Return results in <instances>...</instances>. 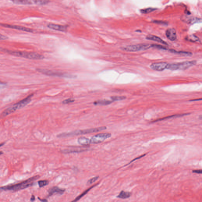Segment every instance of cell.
Wrapping results in <instances>:
<instances>
[{
  "instance_id": "6da1fadb",
  "label": "cell",
  "mask_w": 202,
  "mask_h": 202,
  "mask_svg": "<svg viewBox=\"0 0 202 202\" xmlns=\"http://www.w3.org/2000/svg\"><path fill=\"white\" fill-rule=\"evenodd\" d=\"M0 51L8 53L9 54L16 57L25 58L33 60H42L44 59V55L36 52H25V51H12L10 50L0 48Z\"/></svg>"
},
{
  "instance_id": "7a4b0ae2",
  "label": "cell",
  "mask_w": 202,
  "mask_h": 202,
  "mask_svg": "<svg viewBox=\"0 0 202 202\" xmlns=\"http://www.w3.org/2000/svg\"><path fill=\"white\" fill-rule=\"evenodd\" d=\"M40 178V176L37 175L33 177L30 178L18 184L1 187L0 188V192L2 191H7V190L16 191L26 188L28 187L32 186L33 184V182L39 179Z\"/></svg>"
},
{
  "instance_id": "3957f363",
  "label": "cell",
  "mask_w": 202,
  "mask_h": 202,
  "mask_svg": "<svg viewBox=\"0 0 202 202\" xmlns=\"http://www.w3.org/2000/svg\"><path fill=\"white\" fill-rule=\"evenodd\" d=\"M106 129H107V127H106L103 126L97 127V128L79 130L74 131H73L68 132V133H62V134L58 135L57 136L58 137H69V136H76V135H81L86 134L99 132V131H101L106 130Z\"/></svg>"
},
{
  "instance_id": "277c9868",
  "label": "cell",
  "mask_w": 202,
  "mask_h": 202,
  "mask_svg": "<svg viewBox=\"0 0 202 202\" xmlns=\"http://www.w3.org/2000/svg\"><path fill=\"white\" fill-rule=\"evenodd\" d=\"M195 61H187L180 63L168 64L167 69L171 70H184L196 64Z\"/></svg>"
},
{
  "instance_id": "5b68a950",
  "label": "cell",
  "mask_w": 202,
  "mask_h": 202,
  "mask_svg": "<svg viewBox=\"0 0 202 202\" xmlns=\"http://www.w3.org/2000/svg\"><path fill=\"white\" fill-rule=\"evenodd\" d=\"M152 47L151 45L148 44H139L134 45H127L124 47H122L121 49L124 51L128 52H136L147 50Z\"/></svg>"
},
{
  "instance_id": "8992f818",
  "label": "cell",
  "mask_w": 202,
  "mask_h": 202,
  "mask_svg": "<svg viewBox=\"0 0 202 202\" xmlns=\"http://www.w3.org/2000/svg\"><path fill=\"white\" fill-rule=\"evenodd\" d=\"M39 72L44 75L50 76L58 77H66V78H73L76 77L74 75H70L67 73H62L59 72H53L47 70L42 69H37Z\"/></svg>"
},
{
  "instance_id": "52a82bcc",
  "label": "cell",
  "mask_w": 202,
  "mask_h": 202,
  "mask_svg": "<svg viewBox=\"0 0 202 202\" xmlns=\"http://www.w3.org/2000/svg\"><path fill=\"white\" fill-rule=\"evenodd\" d=\"M111 136L110 133H101L94 135L90 139L91 143L92 144H98L104 141L107 139L109 138Z\"/></svg>"
},
{
  "instance_id": "ba28073f",
  "label": "cell",
  "mask_w": 202,
  "mask_h": 202,
  "mask_svg": "<svg viewBox=\"0 0 202 202\" xmlns=\"http://www.w3.org/2000/svg\"><path fill=\"white\" fill-rule=\"evenodd\" d=\"M33 94H31L29 95L26 98L20 100L19 102L13 105L12 107H13V108L15 110V111H16L17 109H20L24 108L31 102V98L33 96Z\"/></svg>"
},
{
  "instance_id": "9c48e42d",
  "label": "cell",
  "mask_w": 202,
  "mask_h": 202,
  "mask_svg": "<svg viewBox=\"0 0 202 202\" xmlns=\"http://www.w3.org/2000/svg\"><path fill=\"white\" fill-rule=\"evenodd\" d=\"M168 63L166 62H156L153 63L150 65V68L155 71H163L166 69H167L168 65Z\"/></svg>"
},
{
  "instance_id": "30bf717a",
  "label": "cell",
  "mask_w": 202,
  "mask_h": 202,
  "mask_svg": "<svg viewBox=\"0 0 202 202\" xmlns=\"http://www.w3.org/2000/svg\"><path fill=\"white\" fill-rule=\"evenodd\" d=\"M0 26L6 27V28L14 29L18 30H22V31L29 32V33H33L34 32L33 30L32 29L26 28V27H23V26H20L8 25V24H3V23H0Z\"/></svg>"
},
{
  "instance_id": "8fae6325",
  "label": "cell",
  "mask_w": 202,
  "mask_h": 202,
  "mask_svg": "<svg viewBox=\"0 0 202 202\" xmlns=\"http://www.w3.org/2000/svg\"><path fill=\"white\" fill-rule=\"evenodd\" d=\"M66 190L65 189L61 188L57 186H54L49 188L48 190V197L51 196L55 194L62 195L64 194Z\"/></svg>"
},
{
  "instance_id": "7c38bea8",
  "label": "cell",
  "mask_w": 202,
  "mask_h": 202,
  "mask_svg": "<svg viewBox=\"0 0 202 202\" xmlns=\"http://www.w3.org/2000/svg\"><path fill=\"white\" fill-rule=\"evenodd\" d=\"M166 34L167 38L171 41H174L177 39V32L174 28L167 29L166 31Z\"/></svg>"
},
{
  "instance_id": "4fadbf2b",
  "label": "cell",
  "mask_w": 202,
  "mask_h": 202,
  "mask_svg": "<svg viewBox=\"0 0 202 202\" xmlns=\"http://www.w3.org/2000/svg\"><path fill=\"white\" fill-rule=\"evenodd\" d=\"M181 19L182 21L189 24H193L197 23H200L201 19L194 17H189L186 15H183Z\"/></svg>"
},
{
  "instance_id": "5bb4252c",
  "label": "cell",
  "mask_w": 202,
  "mask_h": 202,
  "mask_svg": "<svg viewBox=\"0 0 202 202\" xmlns=\"http://www.w3.org/2000/svg\"><path fill=\"white\" fill-rule=\"evenodd\" d=\"M47 26L49 29L61 32H66L67 30V28L65 26L61 25H57V24L50 23L47 25Z\"/></svg>"
},
{
  "instance_id": "9a60e30c",
  "label": "cell",
  "mask_w": 202,
  "mask_h": 202,
  "mask_svg": "<svg viewBox=\"0 0 202 202\" xmlns=\"http://www.w3.org/2000/svg\"><path fill=\"white\" fill-rule=\"evenodd\" d=\"M146 39L147 40H150L154 41L161 43V44L165 45H168L167 43L163 40L162 39H161L159 37L157 36H155V35H151V34L147 35L146 36Z\"/></svg>"
},
{
  "instance_id": "2e32d148",
  "label": "cell",
  "mask_w": 202,
  "mask_h": 202,
  "mask_svg": "<svg viewBox=\"0 0 202 202\" xmlns=\"http://www.w3.org/2000/svg\"><path fill=\"white\" fill-rule=\"evenodd\" d=\"M77 142L82 146H87L91 144L90 139L85 137H80L77 139Z\"/></svg>"
},
{
  "instance_id": "e0dca14e",
  "label": "cell",
  "mask_w": 202,
  "mask_h": 202,
  "mask_svg": "<svg viewBox=\"0 0 202 202\" xmlns=\"http://www.w3.org/2000/svg\"><path fill=\"white\" fill-rule=\"evenodd\" d=\"M98 184H95L94 185H92V186L91 187H90V188H89L87 189H86L85 191H84V192H83V193H81V195H79L78 196H77V197H76V199H75L73 200H72V201H71V202H77V201H78V200H79L81 198H82V197H83V196H84L85 195H86V194H87V193H88V192L89 191H90V190H91V189H92V188H94V187H95V186H96V185H97L98 184Z\"/></svg>"
},
{
  "instance_id": "ac0fdd59",
  "label": "cell",
  "mask_w": 202,
  "mask_h": 202,
  "mask_svg": "<svg viewBox=\"0 0 202 202\" xmlns=\"http://www.w3.org/2000/svg\"><path fill=\"white\" fill-rule=\"evenodd\" d=\"M189 113L188 114H178V115H173L169 116H167V117H164V118H162V119H159L153 121L152 123H156V122H159V121H162V120H165L166 119H169L172 118H177V117H181V116H184L187 115H189Z\"/></svg>"
},
{
  "instance_id": "d6986e66",
  "label": "cell",
  "mask_w": 202,
  "mask_h": 202,
  "mask_svg": "<svg viewBox=\"0 0 202 202\" xmlns=\"http://www.w3.org/2000/svg\"><path fill=\"white\" fill-rule=\"evenodd\" d=\"M185 40L188 41L192 42H200V40L199 38L195 35L192 34L187 36L185 38Z\"/></svg>"
},
{
  "instance_id": "ffe728a7",
  "label": "cell",
  "mask_w": 202,
  "mask_h": 202,
  "mask_svg": "<svg viewBox=\"0 0 202 202\" xmlns=\"http://www.w3.org/2000/svg\"><path fill=\"white\" fill-rule=\"evenodd\" d=\"M170 52L176 54L180 55H183V56H191L192 55V53L188 51H177L174 49H170L169 50Z\"/></svg>"
},
{
  "instance_id": "44dd1931",
  "label": "cell",
  "mask_w": 202,
  "mask_h": 202,
  "mask_svg": "<svg viewBox=\"0 0 202 202\" xmlns=\"http://www.w3.org/2000/svg\"><path fill=\"white\" fill-rule=\"evenodd\" d=\"M112 102V101H110V100L104 99V100H98V101H95L94 102V104L96 105H107L111 104Z\"/></svg>"
},
{
  "instance_id": "7402d4cb",
  "label": "cell",
  "mask_w": 202,
  "mask_h": 202,
  "mask_svg": "<svg viewBox=\"0 0 202 202\" xmlns=\"http://www.w3.org/2000/svg\"><path fill=\"white\" fill-rule=\"evenodd\" d=\"M12 2H13L14 4L19 5H31L34 4L33 1H12Z\"/></svg>"
},
{
  "instance_id": "603a6c76",
  "label": "cell",
  "mask_w": 202,
  "mask_h": 202,
  "mask_svg": "<svg viewBox=\"0 0 202 202\" xmlns=\"http://www.w3.org/2000/svg\"><path fill=\"white\" fill-rule=\"evenodd\" d=\"M131 193L130 192L122 191L117 196V198L122 199H126L130 197Z\"/></svg>"
},
{
  "instance_id": "cb8c5ba5",
  "label": "cell",
  "mask_w": 202,
  "mask_h": 202,
  "mask_svg": "<svg viewBox=\"0 0 202 202\" xmlns=\"http://www.w3.org/2000/svg\"><path fill=\"white\" fill-rule=\"evenodd\" d=\"M85 150H86L84 149H73L65 150H62V152L63 153L68 154V153H74V152L76 153V152H83V151H85Z\"/></svg>"
},
{
  "instance_id": "d4e9b609",
  "label": "cell",
  "mask_w": 202,
  "mask_h": 202,
  "mask_svg": "<svg viewBox=\"0 0 202 202\" xmlns=\"http://www.w3.org/2000/svg\"><path fill=\"white\" fill-rule=\"evenodd\" d=\"M157 9L156 8H145V9H141V10H140V12L142 14H148V13L153 12Z\"/></svg>"
},
{
  "instance_id": "484cf974",
  "label": "cell",
  "mask_w": 202,
  "mask_h": 202,
  "mask_svg": "<svg viewBox=\"0 0 202 202\" xmlns=\"http://www.w3.org/2000/svg\"><path fill=\"white\" fill-rule=\"evenodd\" d=\"M50 1H41V0L33 1L34 4L39 5H45V4L48 3Z\"/></svg>"
},
{
  "instance_id": "4316f807",
  "label": "cell",
  "mask_w": 202,
  "mask_h": 202,
  "mask_svg": "<svg viewBox=\"0 0 202 202\" xmlns=\"http://www.w3.org/2000/svg\"><path fill=\"white\" fill-rule=\"evenodd\" d=\"M112 102L115 101H121L126 99V97L124 96H114L111 97Z\"/></svg>"
},
{
  "instance_id": "83f0119b",
  "label": "cell",
  "mask_w": 202,
  "mask_h": 202,
  "mask_svg": "<svg viewBox=\"0 0 202 202\" xmlns=\"http://www.w3.org/2000/svg\"><path fill=\"white\" fill-rule=\"evenodd\" d=\"M49 184V181L47 180H43L38 181V185L40 188H42L45 186L48 185Z\"/></svg>"
},
{
  "instance_id": "f1b7e54d",
  "label": "cell",
  "mask_w": 202,
  "mask_h": 202,
  "mask_svg": "<svg viewBox=\"0 0 202 202\" xmlns=\"http://www.w3.org/2000/svg\"><path fill=\"white\" fill-rule=\"evenodd\" d=\"M99 178V176H96V177H94V178H91V179H90V180H89L88 181V182L87 183V185H89L91 184L92 183L95 182Z\"/></svg>"
},
{
  "instance_id": "f546056e",
  "label": "cell",
  "mask_w": 202,
  "mask_h": 202,
  "mask_svg": "<svg viewBox=\"0 0 202 202\" xmlns=\"http://www.w3.org/2000/svg\"><path fill=\"white\" fill-rule=\"evenodd\" d=\"M151 47H152L156 48L158 49H163V50H167V48L166 47H164V46H162V45H160L158 44H152L151 45Z\"/></svg>"
},
{
  "instance_id": "4dcf8cb0",
  "label": "cell",
  "mask_w": 202,
  "mask_h": 202,
  "mask_svg": "<svg viewBox=\"0 0 202 202\" xmlns=\"http://www.w3.org/2000/svg\"><path fill=\"white\" fill-rule=\"evenodd\" d=\"M74 101H75V100H74L73 99L69 98L64 100V101H63V102H62V103L63 104H70V103H72V102H74Z\"/></svg>"
},
{
  "instance_id": "1f68e13d",
  "label": "cell",
  "mask_w": 202,
  "mask_h": 202,
  "mask_svg": "<svg viewBox=\"0 0 202 202\" xmlns=\"http://www.w3.org/2000/svg\"><path fill=\"white\" fill-rule=\"evenodd\" d=\"M153 23H157V24H162V25H167V23L166 22L161 21H154Z\"/></svg>"
},
{
  "instance_id": "d6a6232c",
  "label": "cell",
  "mask_w": 202,
  "mask_h": 202,
  "mask_svg": "<svg viewBox=\"0 0 202 202\" xmlns=\"http://www.w3.org/2000/svg\"><path fill=\"white\" fill-rule=\"evenodd\" d=\"M192 172L193 173H195L199 174H201L202 173V170H194L192 171Z\"/></svg>"
},
{
  "instance_id": "836d02e7",
  "label": "cell",
  "mask_w": 202,
  "mask_h": 202,
  "mask_svg": "<svg viewBox=\"0 0 202 202\" xmlns=\"http://www.w3.org/2000/svg\"><path fill=\"white\" fill-rule=\"evenodd\" d=\"M146 155H143L141 156H139V157H137V158H136L134 159V160H132V161H131V162H130L129 163H128V164H127V165H129V164H130V163H132V162H134V161H135V160H138V159H139L141 158H142V157H144V156H145Z\"/></svg>"
},
{
  "instance_id": "e575fe53",
  "label": "cell",
  "mask_w": 202,
  "mask_h": 202,
  "mask_svg": "<svg viewBox=\"0 0 202 202\" xmlns=\"http://www.w3.org/2000/svg\"><path fill=\"white\" fill-rule=\"evenodd\" d=\"M7 85V83H4V82H2V81H0V88H3L6 86Z\"/></svg>"
},
{
  "instance_id": "d590c367",
  "label": "cell",
  "mask_w": 202,
  "mask_h": 202,
  "mask_svg": "<svg viewBox=\"0 0 202 202\" xmlns=\"http://www.w3.org/2000/svg\"><path fill=\"white\" fill-rule=\"evenodd\" d=\"M38 199L41 202H48V200L46 199H41L40 197H38Z\"/></svg>"
},
{
  "instance_id": "8d00e7d4",
  "label": "cell",
  "mask_w": 202,
  "mask_h": 202,
  "mask_svg": "<svg viewBox=\"0 0 202 202\" xmlns=\"http://www.w3.org/2000/svg\"><path fill=\"white\" fill-rule=\"evenodd\" d=\"M35 197L34 195H33L31 196V199H30V201L32 202H33L35 200Z\"/></svg>"
},
{
  "instance_id": "74e56055",
  "label": "cell",
  "mask_w": 202,
  "mask_h": 202,
  "mask_svg": "<svg viewBox=\"0 0 202 202\" xmlns=\"http://www.w3.org/2000/svg\"><path fill=\"white\" fill-rule=\"evenodd\" d=\"M201 99H202L200 98V99H192V100H190V102H193V101H199V100H201Z\"/></svg>"
},
{
  "instance_id": "f35d334b",
  "label": "cell",
  "mask_w": 202,
  "mask_h": 202,
  "mask_svg": "<svg viewBox=\"0 0 202 202\" xmlns=\"http://www.w3.org/2000/svg\"><path fill=\"white\" fill-rule=\"evenodd\" d=\"M4 143H1V144H0V147H1V146H3L4 145Z\"/></svg>"
},
{
  "instance_id": "ab89813d",
  "label": "cell",
  "mask_w": 202,
  "mask_h": 202,
  "mask_svg": "<svg viewBox=\"0 0 202 202\" xmlns=\"http://www.w3.org/2000/svg\"><path fill=\"white\" fill-rule=\"evenodd\" d=\"M3 152H2V151H0V156L3 155Z\"/></svg>"
}]
</instances>
